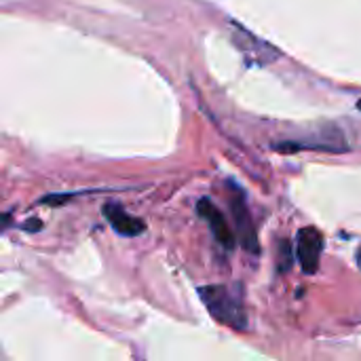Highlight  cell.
<instances>
[{
	"label": "cell",
	"instance_id": "1",
	"mask_svg": "<svg viewBox=\"0 0 361 361\" xmlns=\"http://www.w3.org/2000/svg\"><path fill=\"white\" fill-rule=\"evenodd\" d=\"M199 296L216 322H220L233 330H245L247 328V315H245L243 298H241V294L233 292V288H228V286H205V288H199Z\"/></svg>",
	"mask_w": 361,
	"mask_h": 361
},
{
	"label": "cell",
	"instance_id": "2",
	"mask_svg": "<svg viewBox=\"0 0 361 361\" xmlns=\"http://www.w3.org/2000/svg\"><path fill=\"white\" fill-rule=\"evenodd\" d=\"M228 188H231V192H228V205H231V212H233V218H235V228H237L235 237L245 247V252L258 254L260 252L258 231L254 226V218L250 214V207H247V201H245V192L235 182H228Z\"/></svg>",
	"mask_w": 361,
	"mask_h": 361
},
{
	"label": "cell",
	"instance_id": "3",
	"mask_svg": "<svg viewBox=\"0 0 361 361\" xmlns=\"http://www.w3.org/2000/svg\"><path fill=\"white\" fill-rule=\"evenodd\" d=\"M324 254V235L315 226H305L296 235V256L300 269L307 275H315L319 271V260Z\"/></svg>",
	"mask_w": 361,
	"mask_h": 361
},
{
	"label": "cell",
	"instance_id": "4",
	"mask_svg": "<svg viewBox=\"0 0 361 361\" xmlns=\"http://www.w3.org/2000/svg\"><path fill=\"white\" fill-rule=\"evenodd\" d=\"M197 214L209 224V231H212V235H214V239L224 247V250H235V245H237V237H235V233H233V228L228 226V222H226V218H224V214L218 209V205L214 203V201H209V199H201L199 203H197Z\"/></svg>",
	"mask_w": 361,
	"mask_h": 361
},
{
	"label": "cell",
	"instance_id": "5",
	"mask_svg": "<svg viewBox=\"0 0 361 361\" xmlns=\"http://www.w3.org/2000/svg\"><path fill=\"white\" fill-rule=\"evenodd\" d=\"M102 212H104V218L110 222L112 231L118 233L121 237H140L146 231L144 220L127 214L125 207L121 203H116V201H108Z\"/></svg>",
	"mask_w": 361,
	"mask_h": 361
},
{
	"label": "cell",
	"instance_id": "6",
	"mask_svg": "<svg viewBox=\"0 0 361 361\" xmlns=\"http://www.w3.org/2000/svg\"><path fill=\"white\" fill-rule=\"evenodd\" d=\"M292 264H294V247L288 239H283L277 245V269L279 273H288Z\"/></svg>",
	"mask_w": 361,
	"mask_h": 361
},
{
	"label": "cell",
	"instance_id": "7",
	"mask_svg": "<svg viewBox=\"0 0 361 361\" xmlns=\"http://www.w3.org/2000/svg\"><path fill=\"white\" fill-rule=\"evenodd\" d=\"M2 224H11V216H0V228H4Z\"/></svg>",
	"mask_w": 361,
	"mask_h": 361
},
{
	"label": "cell",
	"instance_id": "8",
	"mask_svg": "<svg viewBox=\"0 0 361 361\" xmlns=\"http://www.w3.org/2000/svg\"><path fill=\"white\" fill-rule=\"evenodd\" d=\"M357 110H361V99H357Z\"/></svg>",
	"mask_w": 361,
	"mask_h": 361
}]
</instances>
